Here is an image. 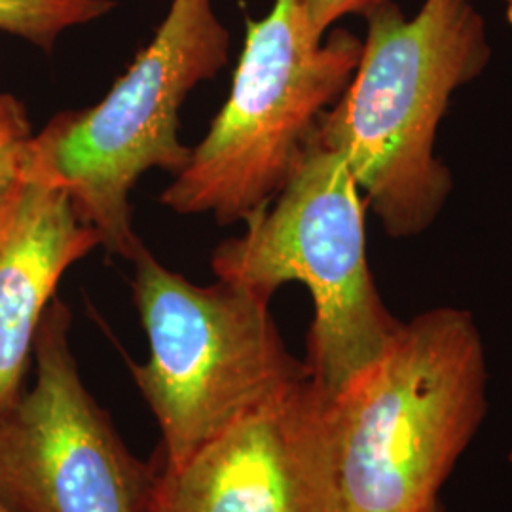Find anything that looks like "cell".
Returning a JSON list of instances; mask_svg holds the SVG:
<instances>
[{"label":"cell","mask_w":512,"mask_h":512,"mask_svg":"<svg viewBox=\"0 0 512 512\" xmlns=\"http://www.w3.org/2000/svg\"><path fill=\"white\" fill-rule=\"evenodd\" d=\"M0 512H18L2 492H0Z\"/></svg>","instance_id":"4fadbf2b"},{"label":"cell","mask_w":512,"mask_h":512,"mask_svg":"<svg viewBox=\"0 0 512 512\" xmlns=\"http://www.w3.org/2000/svg\"><path fill=\"white\" fill-rule=\"evenodd\" d=\"M112 0H0V33L54 50L65 31L107 16Z\"/></svg>","instance_id":"30bf717a"},{"label":"cell","mask_w":512,"mask_h":512,"mask_svg":"<svg viewBox=\"0 0 512 512\" xmlns=\"http://www.w3.org/2000/svg\"><path fill=\"white\" fill-rule=\"evenodd\" d=\"M427 512H444L442 511V507H440V503H437V505H435V507H431V509H429V511Z\"/></svg>","instance_id":"9a60e30c"},{"label":"cell","mask_w":512,"mask_h":512,"mask_svg":"<svg viewBox=\"0 0 512 512\" xmlns=\"http://www.w3.org/2000/svg\"><path fill=\"white\" fill-rule=\"evenodd\" d=\"M33 355L35 385L0 416V492L18 512H150L154 461L129 452L82 382L59 298Z\"/></svg>","instance_id":"52a82bcc"},{"label":"cell","mask_w":512,"mask_h":512,"mask_svg":"<svg viewBox=\"0 0 512 512\" xmlns=\"http://www.w3.org/2000/svg\"><path fill=\"white\" fill-rule=\"evenodd\" d=\"M486 353L469 311L401 323L329 397L336 512H427L486 414Z\"/></svg>","instance_id":"7a4b0ae2"},{"label":"cell","mask_w":512,"mask_h":512,"mask_svg":"<svg viewBox=\"0 0 512 512\" xmlns=\"http://www.w3.org/2000/svg\"><path fill=\"white\" fill-rule=\"evenodd\" d=\"M365 203L344 158L313 135L274 205L245 220V232L211 260L217 279L270 298L291 281L310 291L306 365L327 397L372 365L401 327L368 268Z\"/></svg>","instance_id":"8992f818"},{"label":"cell","mask_w":512,"mask_h":512,"mask_svg":"<svg viewBox=\"0 0 512 512\" xmlns=\"http://www.w3.org/2000/svg\"><path fill=\"white\" fill-rule=\"evenodd\" d=\"M154 467L150 512H336L329 397L310 374L179 467Z\"/></svg>","instance_id":"ba28073f"},{"label":"cell","mask_w":512,"mask_h":512,"mask_svg":"<svg viewBox=\"0 0 512 512\" xmlns=\"http://www.w3.org/2000/svg\"><path fill=\"white\" fill-rule=\"evenodd\" d=\"M511 461H512V452H511Z\"/></svg>","instance_id":"2e32d148"},{"label":"cell","mask_w":512,"mask_h":512,"mask_svg":"<svg viewBox=\"0 0 512 512\" xmlns=\"http://www.w3.org/2000/svg\"><path fill=\"white\" fill-rule=\"evenodd\" d=\"M33 137L25 105L0 90V200L23 181Z\"/></svg>","instance_id":"8fae6325"},{"label":"cell","mask_w":512,"mask_h":512,"mask_svg":"<svg viewBox=\"0 0 512 512\" xmlns=\"http://www.w3.org/2000/svg\"><path fill=\"white\" fill-rule=\"evenodd\" d=\"M382 0H302L306 16L310 21L313 33L319 38L327 37L330 27L338 19L346 18L351 14H361L376 6Z\"/></svg>","instance_id":"7c38bea8"},{"label":"cell","mask_w":512,"mask_h":512,"mask_svg":"<svg viewBox=\"0 0 512 512\" xmlns=\"http://www.w3.org/2000/svg\"><path fill=\"white\" fill-rule=\"evenodd\" d=\"M505 4H507V19L512 25V0H505Z\"/></svg>","instance_id":"5bb4252c"},{"label":"cell","mask_w":512,"mask_h":512,"mask_svg":"<svg viewBox=\"0 0 512 512\" xmlns=\"http://www.w3.org/2000/svg\"><path fill=\"white\" fill-rule=\"evenodd\" d=\"M133 300L147 332V363L133 380L162 433L156 461L179 467L207 442L310 376L285 346L270 296L217 279L196 285L143 245Z\"/></svg>","instance_id":"5b68a950"},{"label":"cell","mask_w":512,"mask_h":512,"mask_svg":"<svg viewBox=\"0 0 512 512\" xmlns=\"http://www.w3.org/2000/svg\"><path fill=\"white\" fill-rule=\"evenodd\" d=\"M361 52L348 29L317 37L302 0H274L268 16L247 21L230 97L160 202L181 215L211 213L222 226L266 209L346 92Z\"/></svg>","instance_id":"277c9868"},{"label":"cell","mask_w":512,"mask_h":512,"mask_svg":"<svg viewBox=\"0 0 512 512\" xmlns=\"http://www.w3.org/2000/svg\"><path fill=\"white\" fill-rule=\"evenodd\" d=\"M230 35L211 0H173L160 29L110 92L90 109L54 116L31 141L23 181L61 188L101 245L133 260L143 241L129 196L154 167L183 171L186 95L228 63Z\"/></svg>","instance_id":"3957f363"},{"label":"cell","mask_w":512,"mask_h":512,"mask_svg":"<svg viewBox=\"0 0 512 512\" xmlns=\"http://www.w3.org/2000/svg\"><path fill=\"white\" fill-rule=\"evenodd\" d=\"M101 245L71 198L21 181L0 200V416L23 395L42 315L59 279Z\"/></svg>","instance_id":"9c48e42d"},{"label":"cell","mask_w":512,"mask_h":512,"mask_svg":"<svg viewBox=\"0 0 512 512\" xmlns=\"http://www.w3.org/2000/svg\"><path fill=\"white\" fill-rule=\"evenodd\" d=\"M365 18L357 71L315 139L344 158L389 238H416L454 190L437 156L440 122L454 93L484 73L492 46L473 0H423L412 18L382 0Z\"/></svg>","instance_id":"6da1fadb"}]
</instances>
